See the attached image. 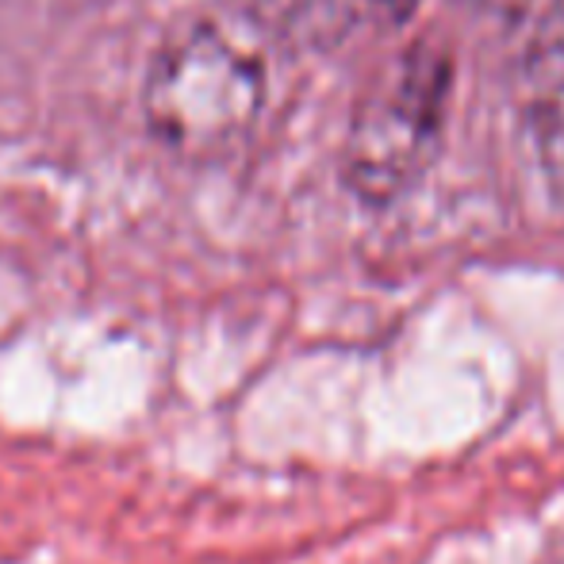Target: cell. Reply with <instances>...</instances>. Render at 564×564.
I'll return each mask as SVG.
<instances>
[{"label":"cell","instance_id":"4","mask_svg":"<svg viewBox=\"0 0 564 564\" xmlns=\"http://www.w3.org/2000/svg\"><path fill=\"white\" fill-rule=\"evenodd\" d=\"M527 77L538 93L564 85V0H545L527 46Z\"/></svg>","mask_w":564,"mask_h":564},{"label":"cell","instance_id":"1","mask_svg":"<svg viewBox=\"0 0 564 564\" xmlns=\"http://www.w3.org/2000/svg\"><path fill=\"white\" fill-rule=\"evenodd\" d=\"M261 105L265 62L216 20L173 31L142 85V112L154 139L188 162L230 154L253 131Z\"/></svg>","mask_w":564,"mask_h":564},{"label":"cell","instance_id":"3","mask_svg":"<svg viewBox=\"0 0 564 564\" xmlns=\"http://www.w3.org/2000/svg\"><path fill=\"white\" fill-rule=\"evenodd\" d=\"M253 8L289 46L338 43L357 15V0H253Z\"/></svg>","mask_w":564,"mask_h":564},{"label":"cell","instance_id":"6","mask_svg":"<svg viewBox=\"0 0 564 564\" xmlns=\"http://www.w3.org/2000/svg\"><path fill=\"white\" fill-rule=\"evenodd\" d=\"M480 4L491 8V12H499V15H507V20H519V15L538 12L545 0H480Z\"/></svg>","mask_w":564,"mask_h":564},{"label":"cell","instance_id":"2","mask_svg":"<svg viewBox=\"0 0 564 564\" xmlns=\"http://www.w3.org/2000/svg\"><path fill=\"white\" fill-rule=\"evenodd\" d=\"M449 85L453 54L434 39H423L380 69L377 82L365 89L341 150V177L361 200H395L434 162Z\"/></svg>","mask_w":564,"mask_h":564},{"label":"cell","instance_id":"5","mask_svg":"<svg viewBox=\"0 0 564 564\" xmlns=\"http://www.w3.org/2000/svg\"><path fill=\"white\" fill-rule=\"evenodd\" d=\"M530 127H534V147L538 162L545 170V181H550L553 196L564 204V85L550 93H538Z\"/></svg>","mask_w":564,"mask_h":564}]
</instances>
